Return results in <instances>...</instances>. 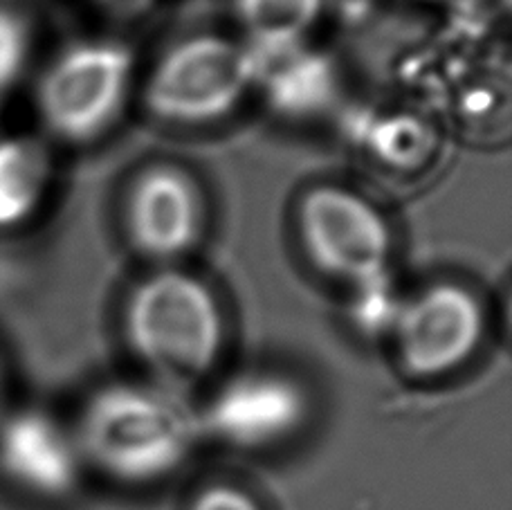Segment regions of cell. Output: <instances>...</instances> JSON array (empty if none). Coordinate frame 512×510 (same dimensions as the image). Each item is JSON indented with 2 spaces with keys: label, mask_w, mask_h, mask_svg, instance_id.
I'll return each mask as SVG.
<instances>
[{
  "label": "cell",
  "mask_w": 512,
  "mask_h": 510,
  "mask_svg": "<svg viewBox=\"0 0 512 510\" xmlns=\"http://www.w3.org/2000/svg\"><path fill=\"white\" fill-rule=\"evenodd\" d=\"M50 158L36 140H0V227L23 223L45 194Z\"/></svg>",
  "instance_id": "10"
},
{
  "label": "cell",
  "mask_w": 512,
  "mask_h": 510,
  "mask_svg": "<svg viewBox=\"0 0 512 510\" xmlns=\"http://www.w3.org/2000/svg\"><path fill=\"white\" fill-rule=\"evenodd\" d=\"M133 77L131 50L115 41L77 43L59 54L39 84V111L61 140L90 142L111 126Z\"/></svg>",
  "instance_id": "4"
},
{
  "label": "cell",
  "mask_w": 512,
  "mask_h": 510,
  "mask_svg": "<svg viewBox=\"0 0 512 510\" xmlns=\"http://www.w3.org/2000/svg\"><path fill=\"white\" fill-rule=\"evenodd\" d=\"M299 236L326 275L373 284L389 259L391 234L382 214L349 189L322 185L299 203Z\"/></svg>",
  "instance_id": "5"
},
{
  "label": "cell",
  "mask_w": 512,
  "mask_h": 510,
  "mask_svg": "<svg viewBox=\"0 0 512 510\" xmlns=\"http://www.w3.org/2000/svg\"><path fill=\"white\" fill-rule=\"evenodd\" d=\"M124 331L158 385L173 391L194 387L216 367L225 338L212 290L180 270H160L137 284L124 308Z\"/></svg>",
  "instance_id": "2"
},
{
  "label": "cell",
  "mask_w": 512,
  "mask_h": 510,
  "mask_svg": "<svg viewBox=\"0 0 512 510\" xmlns=\"http://www.w3.org/2000/svg\"><path fill=\"white\" fill-rule=\"evenodd\" d=\"M236 18L263 50H286L304 39L324 0H236Z\"/></svg>",
  "instance_id": "11"
},
{
  "label": "cell",
  "mask_w": 512,
  "mask_h": 510,
  "mask_svg": "<svg viewBox=\"0 0 512 510\" xmlns=\"http://www.w3.org/2000/svg\"><path fill=\"white\" fill-rule=\"evenodd\" d=\"M200 421L180 391L120 382L99 389L79 418L75 439L84 461L126 484L169 477L194 448Z\"/></svg>",
  "instance_id": "1"
},
{
  "label": "cell",
  "mask_w": 512,
  "mask_h": 510,
  "mask_svg": "<svg viewBox=\"0 0 512 510\" xmlns=\"http://www.w3.org/2000/svg\"><path fill=\"white\" fill-rule=\"evenodd\" d=\"M189 510H261L259 504L236 486L216 484L209 486L194 497Z\"/></svg>",
  "instance_id": "13"
},
{
  "label": "cell",
  "mask_w": 512,
  "mask_h": 510,
  "mask_svg": "<svg viewBox=\"0 0 512 510\" xmlns=\"http://www.w3.org/2000/svg\"><path fill=\"white\" fill-rule=\"evenodd\" d=\"M30 50V34L21 16L0 7V95L14 86Z\"/></svg>",
  "instance_id": "12"
},
{
  "label": "cell",
  "mask_w": 512,
  "mask_h": 510,
  "mask_svg": "<svg viewBox=\"0 0 512 510\" xmlns=\"http://www.w3.org/2000/svg\"><path fill=\"white\" fill-rule=\"evenodd\" d=\"M106 5H117V7H133L137 0H102Z\"/></svg>",
  "instance_id": "14"
},
{
  "label": "cell",
  "mask_w": 512,
  "mask_h": 510,
  "mask_svg": "<svg viewBox=\"0 0 512 510\" xmlns=\"http://www.w3.org/2000/svg\"><path fill=\"white\" fill-rule=\"evenodd\" d=\"M306 412V394L295 380L277 373H245L212 398L203 425L225 443L256 450L295 434Z\"/></svg>",
  "instance_id": "7"
},
{
  "label": "cell",
  "mask_w": 512,
  "mask_h": 510,
  "mask_svg": "<svg viewBox=\"0 0 512 510\" xmlns=\"http://www.w3.org/2000/svg\"><path fill=\"white\" fill-rule=\"evenodd\" d=\"M252 59L239 43L200 34L173 45L155 63L144 104L164 122L205 124L239 104L252 79Z\"/></svg>",
  "instance_id": "3"
},
{
  "label": "cell",
  "mask_w": 512,
  "mask_h": 510,
  "mask_svg": "<svg viewBox=\"0 0 512 510\" xmlns=\"http://www.w3.org/2000/svg\"><path fill=\"white\" fill-rule=\"evenodd\" d=\"M391 329L409 376L432 380L472 358L486 329V315L472 290L434 284L398 306Z\"/></svg>",
  "instance_id": "6"
},
{
  "label": "cell",
  "mask_w": 512,
  "mask_h": 510,
  "mask_svg": "<svg viewBox=\"0 0 512 510\" xmlns=\"http://www.w3.org/2000/svg\"><path fill=\"white\" fill-rule=\"evenodd\" d=\"M203 230V198L187 173L173 167L144 171L126 200V232L133 248L171 261L194 248Z\"/></svg>",
  "instance_id": "8"
},
{
  "label": "cell",
  "mask_w": 512,
  "mask_h": 510,
  "mask_svg": "<svg viewBox=\"0 0 512 510\" xmlns=\"http://www.w3.org/2000/svg\"><path fill=\"white\" fill-rule=\"evenodd\" d=\"M81 457L75 432L57 418L23 409L0 425V470L36 497H63L77 486Z\"/></svg>",
  "instance_id": "9"
}]
</instances>
